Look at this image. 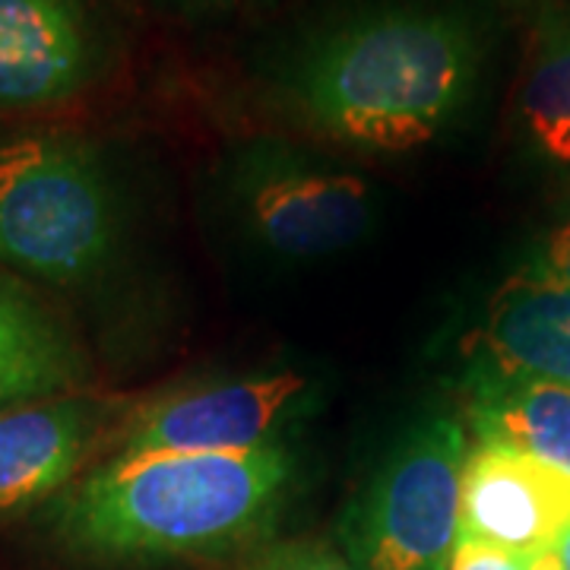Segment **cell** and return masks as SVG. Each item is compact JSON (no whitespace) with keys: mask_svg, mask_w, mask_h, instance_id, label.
<instances>
[{"mask_svg":"<svg viewBox=\"0 0 570 570\" xmlns=\"http://www.w3.org/2000/svg\"><path fill=\"white\" fill-rule=\"evenodd\" d=\"M561 561H564V568L570 570V530H568V535H564V542H561Z\"/></svg>","mask_w":570,"mask_h":570,"instance_id":"d6986e66","label":"cell"},{"mask_svg":"<svg viewBox=\"0 0 570 570\" xmlns=\"http://www.w3.org/2000/svg\"><path fill=\"white\" fill-rule=\"evenodd\" d=\"M232 190L250 232L273 254L314 261L365 238L374 197L365 178L317 163L279 140L250 142L235 159Z\"/></svg>","mask_w":570,"mask_h":570,"instance_id":"5b68a950","label":"cell"},{"mask_svg":"<svg viewBox=\"0 0 570 570\" xmlns=\"http://www.w3.org/2000/svg\"><path fill=\"white\" fill-rule=\"evenodd\" d=\"M295 479L285 444L242 453H118L58 501V535L102 561L206 554L254 539Z\"/></svg>","mask_w":570,"mask_h":570,"instance_id":"7a4b0ae2","label":"cell"},{"mask_svg":"<svg viewBox=\"0 0 570 570\" xmlns=\"http://www.w3.org/2000/svg\"><path fill=\"white\" fill-rule=\"evenodd\" d=\"M242 570H355L346 554L317 539H285L254 551Z\"/></svg>","mask_w":570,"mask_h":570,"instance_id":"5bb4252c","label":"cell"},{"mask_svg":"<svg viewBox=\"0 0 570 570\" xmlns=\"http://www.w3.org/2000/svg\"><path fill=\"white\" fill-rule=\"evenodd\" d=\"M479 22L450 3L367 7L314 32L279 73L285 105L326 140L409 153L448 134L482 77Z\"/></svg>","mask_w":570,"mask_h":570,"instance_id":"6da1fadb","label":"cell"},{"mask_svg":"<svg viewBox=\"0 0 570 570\" xmlns=\"http://www.w3.org/2000/svg\"><path fill=\"white\" fill-rule=\"evenodd\" d=\"M184 10H228V7H242V3H261V0H168Z\"/></svg>","mask_w":570,"mask_h":570,"instance_id":"e0dca14e","label":"cell"},{"mask_svg":"<svg viewBox=\"0 0 570 570\" xmlns=\"http://www.w3.org/2000/svg\"><path fill=\"white\" fill-rule=\"evenodd\" d=\"M321 387L298 371L223 377L165 393L124 428L121 453H242L283 444L314 415Z\"/></svg>","mask_w":570,"mask_h":570,"instance_id":"8992f818","label":"cell"},{"mask_svg":"<svg viewBox=\"0 0 570 570\" xmlns=\"http://www.w3.org/2000/svg\"><path fill=\"white\" fill-rule=\"evenodd\" d=\"M479 444L527 453L570 479V387L542 374L475 358L463 377Z\"/></svg>","mask_w":570,"mask_h":570,"instance_id":"30bf717a","label":"cell"},{"mask_svg":"<svg viewBox=\"0 0 570 570\" xmlns=\"http://www.w3.org/2000/svg\"><path fill=\"white\" fill-rule=\"evenodd\" d=\"M466 431L450 415L415 425L355 494L340 539L355 570H450L460 546Z\"/></svg>","mask_w":570,"mask_h":570,"instance_id":"277c9868","label":"cell"},{"mask_svg":"<svg viewBox=\"0 0 570 570\" xmlns=\"http://www.w3.org/2000/svg\"><path fill=\"white\" fill-rule=\"evenodd\" d=\"M527 561L508 554V551L489 549V546H479V542H466L460 539L456 554H453V564L450 570H523Z\"/></svg>","mask_w":570,"mask_h":570,"instance_id":"2e32d148","label":"cell"},{"mask_svg":"<svg viewBox=\"0 0 570 570\" xmlns=\"http://www.w3.org/2000/svg\"><path fill=\"white\" fill-rule=\"evenodd\" d=\"M517 115L546 163L570 165V10H546L535 20Z\"/></svg>","mask_w":570,"mask_h":570,"instance_id":"4fadbf2b","label":"cell"},{"mask_svg":"<svg viewBox=\"0 0 570 570\" xmlns=\"http://www.w3.org/2000/svg\"><path fill=\"white\" fill-rule=\"evenodd\" d=\"M570 530V479L498 444H475L463 463L460 539L523 561L561 549Z\"/></svg>","mask_w":570,"mask_h":570,"instance_id":"52a82bcc","label":"cell"},{"mask_svg":"<svg viewBox=\"0 0 570 570\" xmlns=\"http://www.w3.org/2000/svg\"><path fill=\"white\" fill-rule=\"evenodd\" d=\"M115 242V190L92 142L32 134L0 146V261L48 283L89 279Z\"/></svg>","mask_w":570,"mask_h":570,"instance_id":"3957f363","label":"cell"},{"mask_svg":"<svg viewBox=\"0 0 570 570\" xmlns=\"http://www.w3.org/2000/svg\"><path fill=\"white\" fill-rule=\"evenodd\" d=\"M482 358L561 381L570 387V288L513 279L482 326Z\"/></svg>","mask_w":570,"mask_h":570,"instance_id":"8fae6325","label":"cell"},{"mask_svg":"<svg viewBox=\"0 0 570 570\" xmlns=\"http://www.w3.org/2000/svg\"><path fill=\"white\" fill-rule=\"evenodd\" d=\"M102 32L86 0H0V111L80 96L102 67Z\"/></svg>","mask_w":570,"mask_h":570,"instance_id":"ba28073f","label":"cell"},{"mask_svg":"<svg viewBox=\"0 0 570 570\" xmlns=\"http://www.w3.org/2000/svg\"><path fill=\"white\" fill-rule=\"evenodd\" d=\"M523 570H568V568H564V561H561V551L551 549V551H542V554H535V558H530Z\"/></svg>","mask_w":570,"mask_h":570,"instance_id":"ac0fdd59","label":"cell"},{"mask_svg":"<svg viewBox=\"0 0 570 570\" xmlns=\"http://www.w3.org/2000/svg\"><path fill=\"white\" fill-rule=\"evenodd\" d=\"M105 406L51 396L0 412V520L61 491L99 438Z\"/></svg>","mask_w":570,"mask_h":570,"instance_id":"9c48e42d","label":"cell"},{"mask_svg":"<svg viewBox=\"0 0 570 570\" xmlns=\"http://www.w3.org/2000/svg\"><path fill=\"white\" fill-rule=\"evenodd\" d=\"M80 374V355L61 326L0 276V412L51 400Z\"/></svg>","mask_w":570,"mask_h":570,"instance_id":"7c38bea8","label":"cell"},{"mask_svg":"<svg viewBox=\"0 0 570 570\" xmlns=\"http://www.w3.org/2000/svg\"><path fill=\"white\" fill-rule=\"evenodd\" d=\"M527 276L551 285H568L570 288V216L551 232L549 242L542 245Z\"/></svg>","mask_w":570,"mask_h":570,"instance_id":"9a60e30c","label":"cell"}]
</instances>
